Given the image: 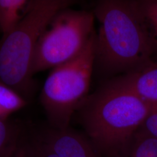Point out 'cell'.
<instances>
[{
	"mask_svg": "<svg viewBox=\"0 0 157 157\" xmlns=\"http://www.w3.org/2000/svg\"><path fill=\"white\" fill-rule=\"evenodd\" d=\"M152 105L112 79L88 96L74 114L100 157H128Z\"/></svg>",
	"mask_w": 157,
	"mask_h": 157,
	"instance_id": "6da1fadb",
	"label": "cell"
},
{
	"mask_svg": "<svg viewBox=\"0 0 157 157\" xmlns=\"http://www.w3.org/2000/svg\"><path fill=\"white\" fill-rule=\"evenodd\" d=\"M92 11L99 23L94 69L105 75H122L156 58L137 0H101Z\"/></svg>",
	"mask_w": 157,
	"mask_h": 157,
	"instance_id": "7a4b0ae2",
	"label": "cell"
},
{
	"mask_svg": "<svg viewBox=\"0 0 157 157\" xmlns=\"http://www.w3.org/2000/svg\"><path fill=\"white\" fill-rule=\"evenodd\" d=\"M75 3L71 0L30 1L22 21L0 40V82L28 101L36 89L32 71L40 36L58 12Z\"/></svg>",
	"mask_w": 157,
	"mask_h": 157,
	"instance_id": "3957f363",
	"label": "cell"
},
{
	"mask_svg": "<svg viewBox=\"0 0 157 157\" xmlns=\"http://www.w3.org/2000/svg\"><path fill=\"white\" fill-rule=\"evenodd\" d=\"M95 32L78 56L52 69L45 80L40 102L52 128H69L79 105L89 94L94 70Z\"/></svg>",
	"mask_w": 157,
	"mask_h": 157,
	"instance_id": "277c9868",
	"label": "cell"
},
{
	"mask_svg": "<svg viewBox=\"0 0 157 157\" xmlns=\"http://www.w3.org/2000/svg\"><path fill=\"white\" fill-rule=\"evenodd\" d=\"M95 20L93 11L69 7L58 12L38 40L33 75L53 69L78 56L95 32Z\"/></svg>",
	"mask_w": 157,
	"mask_h": 157,
	"instance_id": "5b68a950",
	"label": "cell"
},
{
	"mask_svg": "<svg viewBox=\"0 0 157 157\" xmlns=\"http://www.w3.org/2000/svg\"><path fill=\"white\" fill-rule=\"evenodd\" d=\"M34 128L40 138L59 157H100L85 134L71 126L57 129L47 124Z\"/></svg>",
	"mask_w": 157,
	"mask_h": 157,
	"instance_id": "8992f818",
	"label": "cell"
},
{
	"mask_svg": "<svg viewBox=\"0 0 157 157\" xmlns=\"http://www.w3.org/2000/svg\"><path fill=\"white\" fill-rule=\"evenodd\" d=\"M112 79L147 103L157 104V58L138 71Z\"/></svg>",
	"mask_w": 157,
	"mask_h": 157,
	"instance_id": "52a82bcc",
	"label": "cell"
},
{
	"mask_svg": "<svg viewBox=\"0 0 157 157\" xmlns=\"http://www.w3.org/2000/svg\"><path fill=\"white\" fill-rule=\"evenodd\" d=\"M28 124L11 120L0 121V157H12Z\"/></svg>",
	"mask_w": 157,
	"mask_h": 157,
	"instance_id": "ba28073f",
	"label": "cell"
},
{
	"mask_svg": "<svg viewBox=\"0 0 157 157\" xmlns=\"http://www.w3.org/2000/svg\"><path fill=\"white\" fill-rule=\"evenodd\" d=\"M30 1L0 0V29L2 36L10 33L22 21Z\"/></svg>",
	"mask_w": 157,
	"mask_h": 157,
	"instance_id": "9c48e42d",
	"label": "cell"
},
{
	"mask_svg": "<svg viewBox=\"0 0 157 157\" xmlns=\"http://www.w3.org/2000/svg\"><path fill=\"white\" fill-rule=\"evenodd\" d=\"M28 101L16 91L0 82V121L6 120L11 115L26 107Z\"/></svg>",
	"mask_w": 157,
	"mask_h": 157,
	"instance_id": "30bf717a",
	"label": "cell"
},
{
	"mask_svg": "<svg viewBox=\"0 0 157 157\" xmlns=\"http://www.w3.org/2000/svg\"><path fill=\"white\" fill-rule=\"evenodd\" d=\"M128 157H157V138L138 130L134 136Z\"/></svg>",
	"mask_w": 157,
	"mask_h": 157,
	"instance_id": "8fae6325",
	"label": "cell"
},
{
	"mask_svg": "<svg viewBox=\"0 0 157 157\" xmlns=\"http://www.w3.org/2000/svg\"><path fill=\"white\" fill-rule=\"evenodd\" d=\"M137 1L157 58V0H137Z\"/></svg>",
	"mask_w": 157,
	"mask_h": 157,
	"instance_id": "7c38bea8",
	"label": "cell"
},
{
	"mask_svg": "<svg viewBox=\"0 0 157 157\" xmlns=\"http://www.w3.org/2000/svg\"><path fill=\"white\" fill-rule=\"evenodd\" d=\"M27 140L32 157H59L40 138L34 128L30 125L27 133Z\"/></svg>",
	"mask_w": 157,
	"mask_h": 157,
	"instance_id": "4fadbf2b",
	"label": "cell"
},
{
	"mask_svg": "<svg viewBox=\"0 0 157 157\" xmlns=\"http://www.w3.org/2000/svg\"><path fill=\"white\" fill-rule=\"evenodd\" d=\"M139 130L157 138V104L152 105L150 111Z\"/></svg>",
	"mask_w": 157,
	"mask_h": 157,
	"instance_id": "5bb4252c",
	"label": "cell"
},
{
	"mask_svg": "<svg viewBox=\"0 0 157 157\" xmlns=\"http://www.w3.org/2000/svg\"><path fill=\"white\" fill-rule=\"evenodd\" d=\"M28 128L29 125L25 134L23 136L16 151L15 152L14 154L12 157H33L30 151L27 140V133Z\"/></svg>",
	"mask_w": 157,
	"mask_h": 157,
	"instance_id": "9a60e30c",
	"label": "cell"
}]
</instances>
